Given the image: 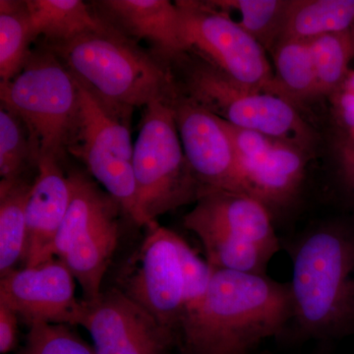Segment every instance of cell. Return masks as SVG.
Returning <instances> with one entry per match:
<instances>
[{
    "label": "cell",
    "instance_id": "obj_1",
    "mask_svg": "<svg viewBox=\"0 0 354 354\" xmlns=\"http://www.w3.org/2000/svg\"><path fill=\"white\" fill-rule=\"evenodd\" d=\"M293 319L290 283L214 269L200 308L178 330L179 354H252Z\"/></svg>",
    "mask_w": 354,
    "mask_h": 354
},
{
    "label": "cell",
    "instance_id": "obj_2",
    "mask_svg": "<svg viewBox=\"0 0 354 354\" xmlns=\"http://www.w3.org/2000/svg\"><path fill=\"white\" fill-rule=\"evenodd\" d=\"M290 281L298 337L330 339L354 330V232L337 223L310 230L293 245Z\"/></svg>",
    "mask_w": 354,
    "mask_h": 354
},
{
    "label": "cell",
    "instance_id": "obj_3",
    "mask_svg": "<svg viewBox=\"0 0 354 354\" xmlns=\"http://www.w3.org/2000/svg\"><path fill=\"white\" fill-rule=\"evenodd\" d=\"M77 82L109 106L134 109L169 101L176 93L171 66L106 22L101 30L48 44Z\"/></svg>",
    "mask_w": 354,
    "mask_h": 354
},
{
    "label": "cell",
    "instance_id": "obj_4",
    "mask_svg": "<svg viewBox=\"0 0 354 354\" xmlns=\"http://www.w3.org/2000/svg\"><path fill=\"white\" fill-rule=\"evenodd\" d=\"M183 225L200 239L215 270L266 276L281 250L269 209L243 193L203 187Z\"/></svg>",
    "mask_w": 354,
    "mask_h": 354
},
{
    "label": "cell",
    "instance_id": "obj_5",
    "mask_svg": "<svg viewBox=\"0 0 354 354\" xmlns=\"http://www.w3.org/2000/svg\"><path fill=\"white\" fill-rule=\"evenodd\" d=\"M171 68L178 75H174L177 90L216 118L311 153L315 133L292 102L242 86L190 53L172 62Z\"/></svg>",
    "mask_w": 354,
    "mask_h": 354
},
{
    "label": "cell",
    "instance_id": "obj_6",
    "mask_svg": "<svg viewBox=\"0 0 354 354\" xmlns=\"http://www.w3.org/2000/svg\"><path fill=\"white\" fill-rule=\"evenodd\" d=\"M0 99L27 125L37 165L62 164L79 125L80 88L59 58L46 46L32 50L22 71L0 83Z\"/></svg>",
    "mask_w": 354,
    "mask_h": 354
},
{
    "label": "cell",
    "instance_id": "obj_7",
    "mask_svg": "<svg viewBox=\"0 0 354 354\" xmlns=\"http://www.w3.org/2000/svg\"><path fill=\"white\" fill-rule=\"evenodd\" d=\"M171 100L146 106L134 144L136 223L148 228L158 216L196 202L203 188L184 153Z\"/></svg>",
    "mask_w": 354,
    "mask_h": 354
},
{
    "label": "cell",
    "instance_id": "obj_8",
    "mask_svg": "<svg viewBox=\"0 0 354 354\" xmlns=\"http://www.w3.org/2000/svg\"><path fill=\"white\" fill-rule=\"evenodd\" d=\"M72 196L55 239V254L78 281L84 300L94 301L120 235V205L81 172L69 174Z\"/></svg>",
    "mask_w": 354,
    "mask_h": 354
},
{
    "label": "cell",
    "instance_id": "obj_9",
    "mask_svg": "<svg viewBox=\"0 0 354 354\" xmlns=\"http://www.w3.org/2000/svg\"><path fill=\"white\" fill-rule=\"evenodd\" d=\"M79 88L80 118L68 153L86 165L123 213L136 223L134 145L130 131L133 109L109 106L80 84Z\"/></svg>",
    "mask_w": 354,
    "mask_h": 354
},
{
    "label": "cell",
    "instance_id": "obj_10",
    "mask_svg": "<svg viewBox=\"0 0 354 354\" xmlns=\"http://www.w3.org/2000/svg\"><path fill=\"white\" fill-rule=\"evenodd\" d=\"M176 3L185 53L202 58L242 86L279 95L267 51L230 15L209 1Z\"/></svg>",
    "mask_w": 354,
    "mask_h": 354
},
{
    "label": "cell",
    "instance_id": "obj_11",
    "mask_svg": "<svg viewBox=\"0 0 354 354\" xmlns=\"http://www.w3.org/2000/svg\"><path fill=\"white\" fill-rule=\"evenodd\" d=\"M148 230L138 252L121 274L118 290L178 337L183 314L179 235L158 225Z\"/></svg>",
    "mask_w": 354,
    "mask_h": 354
},
{
    "label": "cell",
    "instance_id": "obj_12",
    "mask_svg": "<svg viewBox=\"0 0 354 354\" xmlns=\"http://www.w3.org/2000/svg\"><path fill=\"white\" fill-rule=\"evenodd\" d=\"M221 121L236 150L247 194L262 203L271 215L272 209L292 204L301 190L309 153L281 140Z\"/></svg>",
    "mask_w": 354,
    "mask_h": 354
},
{
    "label": "cell",
    "instance_id": "obj_13",
    "mask_svg": "<svg viewBox=\"0 0 354 354\" xmlns=\"http://www.w3.org/2000/svg\"><path fill=\"white\" fill-rule=\"evenodd\" d=\"M80 326L92 337L97 354H172L178 346L176 332L118 288L85 301Z\"/></svg>",
    "mask_w": 354,
    "mask_h": 354
},
{
    "label": "cell",
    "instance_id": "obj_14",
    "mask_svg": "<svg viewBox=\"0 0 354 354\" xmlns=\"http://www.w3.org/2000/svg\"><path fill=\"white\" fill-rule=\"evenodd\" d=\"M74 277L59 259L35 268L13 270L0 281V304L28 325L80 326L85 301L77 299Z\"/></svg>",
    "mask_w": 354,
    "mask_h": 354
},
{
    "label": "cell",
    "instance_id": "obj_15",
    "mask_svg": "<svg viewBox=\"0 0 354 354\" xmlns=\"http://www.w3.org/2000/svg\"><path fill=\"white\" fill-rule=\"evenodd\" d=\"M184 153L203 187L247 194L236 150L223 121L181 94L171 100Z\"/></svg>",
    "mask_w": 354,
    "mask_h": 354
},
{
    "label": "cell",
    "instance_id": "obj_16",
    "mask_svg": "<svg viewBox=\"0 0 354 354\" xmlns=\"http://www.w3.org/2000/svg\"><path fill=\"white\" fill-rule=\"evenodd\" d=\"M37 171L26 209L27 234L23 260L27 268L55 259V239L72 196L69 176H65L57 160H39Z\"/></svg>",
    "mask_w": 354,
    "mask_h": 354
},
{
    "label": "cell",
    "instance_id": "obj_17",
    "mask_svg": "<svg viewBox=\"0 0 354 354\" xmlns=\"http://www.w3.org/2000/svg\"><path fill=\"white\" fill-rule=\"evenodd\" d=\"M102 19L136 41H148L153 55L171 65L185 53L180 13L169 0H102L94 2Z\"/></svg>",
    "mask_w": 354,
    "mask_h": 354
},
{
    "label": "cell",
    "instance_id": "obj_18",
    "mask_svg": "<svg viewBox=\"0 0 354 354\" xmlns=\"http://www.w3.org/2000/svg\"><path fill=\"white\" fill-rule=\"evenodd\" d=\"M32 32L48 44L68 41L106 27V22L81 0H25Z\"/></svg>",
    "mask_w": 354,
    "mask_h": 354
},
{
    "label": "cell",
    "instance_id": "obj_19",
    "mask_svg": "<svg viewBox=\"0 0 354 354\" xmlns=\"http://www.w3.org/2000/svg\"><path fill=\"white\" fill-rule=\"evenodd\" d=\"M353 23L354 0H290L281 41L349 31Z\"/></svg>",
    "mask_w": 354,
    "mask_h": 354
},
{
    "label": "cell",
    "instance_id": "obj_20",
    "mask_svg": "<svg viewBox=\"0 0 354 354\" xmlns=\"http://www.w3.org/2000/svg\"><path fill=\"white\" fill-rule=\"evenodd\" d=\"M278 94L297 106L317 97L315 71L308 41H283L272 53Z\"/></svg>",
    "mask_w": 354,
    "mask_h": 354
},
{
    "label": "cell",
    "instance_id": "obj_21",
    "mask_svg": "<svg viewBox=\"0 0 354 354\" xmlns=\"http://www.w3.org/2000/svg\"><path fill=\"white\" fill-rule=\"evenodd\" d=\"M32 183L22 179L0 186V272H12L24 255L27 234L28 199Z\"/></svg>",
    "mask_w": 354,
    "mask_h": 354
},
{
    "label": "cell",
    "instance_id": "obj_22",
    "mask_svg": "<svg viewBox=\"0 0 354 354\" xmlns=\"http://www.w3.org/2000/svg\"><path fill=\"white\" fill-rule=\"evenodd\" d=\"M225 13L236 12L237 23L266 51L272 53L281 41L290 0H209Z\"/></svg>",
    "mask_w": 354,
    "mask_h": 354
},
{
    "label": "cell",
    "instance_id": "obj_23",
    "mask_svg": "<svg viewBox=\"0 0 354 354\" xmlns=\"http://www.w3.org/2000/svg\"><path fill=\"white\" fill-rule=\"evenodd\" d=\"M35 41L25 1H0V79L9 82L24 68Z\"/></svg>",
    "mask_w": 354,
    "mask_h": 354
},
{
    "label": "cell",
    "instance_id": "obj_24",
    "mask_svg": "<svg viewBox=\"0 0 354 354\" xmlns=\"http://www.w3.org/2000/svg\"><path fill=\"white\" fill-rule=\"evenodd\" d=\"M308 41L315 71L317 97H330L351 70L349 62L354 58L351 32H332Z\"/></svg>",
    "mask_w": 354,
    "mask_h": 354
},
{
    "label": "cell",
    "instance_id": "obj_25",
    "mask_svg": "<svg viewBox=\"0 0 354 354\" xmlns=\"http://www.w3.org/2000/svg\"><path fill=\"white\" fill-rule=\"evenodd\" d=\"M31 165L37 167L29 130L15 111L1 102L0 108V186L24 179Z\"/></svg>",
    "mask_w": 354,
    "mask_h": 354
},
{
    "label": "cell",
    "instance_id": "obj_26",
    "mask_svg": "<svg viewBox=\"0 0 354 354\" xmlns=\"http://www.w3.org/2000/svg\"><path fill=\"white\" fill-rule=\"evenodd\" d=\"M14 354H97L67 325L37 323L30 326L24 346Z\"/></svg>",
    "mask_w": 354,
    "mask_h": 354
},
{
    "label": "cell",
    "instance_id": "obj_27",
    "mask_svg": "<svg viewBox=\"0 0 354 354\" xmlns=\"http://www.w3.org/2000/svg\"><path fill=\"white\" fill-rule=\"evenodd\" d=\"M177 244L183 274V322L184 318L197 311L204 302L211 285L214 269L207 260H203L193 250L183 237L178 236Z\"/></svg>",
    "mask_w": 354,
    "mask_h": 354
},
{
    "label": "cell",
    "instance_id": "obj_28",
    "mask_svg": "<svg viewBox=\"0 0 354 354\" xmlns=\"http://www.w3.org/2000/svg\"><path fill=\"white\" fill-rule=\"evenodd\" d=\"M18 320L13 310L0 304V353H11L17 346Z\"/></svg>",
    "mask_w": 354,
    "mask_h": 354
},
{
    "label": "cell",
    "instance_id": "obj_29",
    "mask_svg": "<svg viewBox=\"0 0 354 354\" xmlns=\"http://www.w3.org/2000/svg\"><path fill=\"white\" fill-rule=\"evenodd\" d=\"M335 148L342 181L354 195V144L339 137Z\"/></svg>",
    "mask_w": 354,
    "mask_h": 354
},
{
    "label": "cell",
    "instance_id": "obj_30",
    "mask_svg": "<svg viewBox=\"0 0 354 354\" xmlns=\"http://www.w3.org/2000/svg\"><path fill=\"white\" fill-rule=\"evenodd\" d=\"M333 111L342 131L354 127V95L342 91H335L330 95Z\"/></svg>",
    "mask_w": 354,
    "mask_h": 354
},
{
    "label": "cell",
    "instance_id": "obj_31",
    "mask_svg": "<svg viewBox=\"0 0 354 354\" xmlns=\"http://www.w3.org/2000/svg\"><path fill=\"white\" fill-rule=\"evenodd\" d=\"M337 90L354 95V69L349 70L348 75L344 78V82L342 83V85Z\"/></svg>",
    "mask_w": 354,
    "mask_h": 354
},
{
    "label": "cell",
    "instance_id": "obj_32",
    "mask_svg": "<svg viewBox=\"0 0 354 354\" xmlns=\"http://www.w3.org/2000/svg\"><path fill=\"white\" fill-rule=\"evenodd\" d=\"M339 137L354 144V127L351 128V129L346 130V131H342V134Z\"/></svg>",
    "mask_w": 354,
    "mask_h": 354
},
{
    "label": "cell",
    "instance_id": "obj_33",
    "mask_svg": "<svg viewBox=\"0 0 354 354\" xmlns=\"http://www.w3.org/2000/svg\"><path fill=\"white\" fill-rule=\"evenodd\" d=\"M349 32H351V36L354 38V23L353 25V27L351 28V30H349Z\"/></svg>",
    "mask_w": 354,
    "mask_h": 354
},
{
    "label": "cell",
    "instance_id": "obj_34",
    "mask_svg": "<svg viewBox=\"0 0 354 354\" xmlns=\"http://www.w3.org/2000/svg\"><path fill=\"white\" fill-rule=\"evenodd\" d=\"M351 39H353V48H354V38H353V37H351Z\"/></svg>",
    "mask_w": 354,
    "mask_h": 354
}]
</instances>
